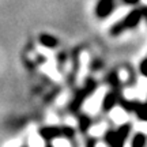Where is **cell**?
Listing matches in <instances>:
<instances>
[{"label":"cell","mask_w":147,"mask_h":147,"mask_svg":"<svg viewBox=\"0 0 147 147\" xmlns=\"http://www.w3.org/2000/svg\"><path fill=\"white\" fill-rule=\"evenodd\" d=\"M40 135L45 140L51 142L56 138H72L75 131L71 127H44L40 129Z\"/></svg>","instance_id":"obj_2"},{"label":"cell","mask_w":147,"mask_h":147,"mask_svg":"<svg viewBox=\"0 0 147 147\" xmlns=\"http://www.w3.org/2000/svg\"><path fill=\"white\" fill-rule=\"evenodd\" d=\"M146 142H147V138L144 134H136L135 136L132 138V143H131V147H144L146 146Z\"/></svg>","instance_id":"obj_7"},{"label":"cell","mask_w":147,"mask_h":147,"mask_svg":"<svg viewBox=\"0 0 147 147\" xmlns=\"http://www.w3.org/2000/svg\"><path fill=\"white\" fill-rule=\"evenodd\" d=\"M134 112H135V115L138 116V119L140 121H147V102H144V104L138 102Z\"/></svg>","instance_id":"obj_5"},{"label":"cell","mask_w":147,"mask_h":147,"mask_svg":"<svg viewBox=\"0 0 147 147\" xmlns=\"http://www.w3.org/2000/svg\"><path fill=\"white\" fill-rule=\"evenodd\" d=\"M95 89V83L94 82H90L89 86H86V87H83V90L80 91V93H78V95L75 97V100L72 101V104H71V108H72V110H76L80 106V104L84 101V98L87 97V95L91 93V91H94Z\"/></svg>","instance_id":"obj_3"},{"label":"cell","mask_w":147,"mask_h":147,"mask_svg":"<svg viewBox=\"0 0 147 147\" xmlns=\"http://www.w3.org/2000/svg\"><path fill=\"white\" fill-rule=\"evenodd\" d=\"M47 147H53V146H52V144H48V146H47Z\"/></svg>","instance_id":"obj_10"},{"label":"cell","mask_w":147,"mask_h":147,"mask_svg":"<svg viewBox=\"0 0 147 147\" xmlns=\"http://www.w3.org/2000/svg\"><path fill=\"white\" fill-rule=\"evenodd\" d=\"M40 42L41 45H44L45 48H56L57 47V40L52 36H47V34H42L40 36Z\"/></svg>","instance_id":"obj_6"},{"label":"cell","mask_w":147,"mask_h":147,"mask_svg":"<svg viewBox=\"0 0 147 147\" xmlns=\"http://www.w3.org/2000/svg\"><path fill=\"white\" fill-rule=\"evenodd\" d=\"M119 102V98H117V94L115 91H110L108 94L105 95V98L102 101V109L105 112H109V110L113 109V106Z\"/></svg>","instance_id":"obj_4"},{"label":"cell","mask_w":147,"mask_h":147,"mask_svg":"<svg viewBox=\"0 0 147 147\" xmlns=\"http://www.w3.org/2000/svg\"><path fill=\"white\" fill-rule=\"evenodd\" d=\"M139 69H140V72H142L143 76H146V78H147V57L143 60L142 63H140V65H139Z\"/></svg>","instance_id":"obj_8"},{"label":"cell","mask_w":147,"mask_h":147,"mask_svg":"<svg viewBox=\"0 0 147 147\" xmlns=\"http://www.w3.org/2000/svg\"><path fill=\"white\" fill-rule=\"evenodd\" d=\"M131 124H124L116 131H109L105 135V142L109 147H124V142L129 135Z\"/></svg>","instance_id":"obj_1"},{"label":"cell","mask_w":147,"mask_h":147,"mask_svg":"<svg viewBox=\"0 0 147 147\" xmlns=\"http://www.w3.org/2000/svg\"><path fill=\"white\" fill-rule=\"evenodd\" d=\"M86 147H95V139H89Z\"/></svg>","instance_id":"obj_9"}]
</instances>
